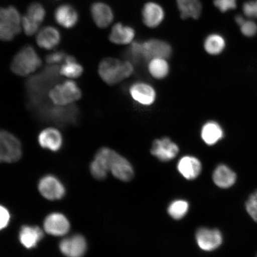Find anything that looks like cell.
I'll use <instances>...</instances> for the list:
<instances>
[{
	"mask_svg": "<svg viewBox=\"0 0 257 257\" xmlns=\"http://www.w3.org/2000/svg\"><path fill=\"white\" fill-rule=\"evenodd\" d=\"M22 25H23L25 33L29 36L34 35L39 29L40 24L31 20L27 15L22 19Z\"/></svg>",
	"mask_w": 257,
	"mask_h": 257,
	"instance_id": "cell-36",
	"label": "cell"
},
{
	"mask_svg": "<svg viewBox=\"0 0 257 257\" xmlns=\"http://www.w3.org/2000/svg\"><path fill=\"white\" fill-rule=\"evenodd\" d=\"M55 19L57 23L62 27L71 28L78 22V12L72 6L63 5L56 9Z\"/></svg>",
	"mask_w": 257,
	"mask_h": 257,
	"instance_id": "cell-19",
	"label": "cell"
},
{
	"mask_svg": "<svg viewBox=\"0 0 257 257\" xmlns=\"http://www.w3.org/2000/svg\"><path fill=\"white\" fill-rule=\"evenodd\" d=\"M44 233L39 227L25 226L19 233V240L25 248H33L43 238Z\"/></svg>",
	"mask_w": 257,
	"mask_h": 257,
	"instance_id": "cell-22",
	"label": "cell"
},
{
	"mask_svg": "<svg viewBox=\"0 0 257 257\" xmlns=\"http://www.w3.org/2000/svg\"><path fill=\"white\" fill-rule=\"evenodd\" d=\"M30 108L40 120L51 122L62 127L76 124L80 118L79 109L75 104L50 105L44 102Z\"/></svg>",
	"mask_w": 257,
	"mask_h": 257,
	"instance_id": "cell-2",
	"label": "cell"
},
{
	"mask_svg": "<svg viewBox=\"0 0 257 257\" xmlns=\"http://www.w3.org/2000/svg\"><path fill=\"white\" fill-rule=\"evenodd\" d=\"M136 32L133 28L115 24L112 28L109 40L111 43L118 45H126L133 43Z\"/></svg>",
	"mask_w": 257,
	"mask_h": 257,
	"instance_id": "cell-23",
	"label": "cell"
},
{
	"mask_svg": "<svg viewBox=\"0 0 257 257\" xmlns=\"http://www.w3.org/2000/svg\"><path fill=\"white\" fill-rule=\"evenodd\" d=\"M236 23L238 24L239 26H240L243 23L245 20H244V19L242 17V16H237V17L236 18Z\"/></svg>",
	"mask_w": 257,
	"mask_h": 257,
	"instance_id": "cell-42",
	"label": "cell"
},
{
	"mask_svg": "<svg viewBox=\"0 0 257 257\" xmlns=\"http://www.w3.org/2000/svg\"><path fill=\"white\" fill-rule=\"evenodd\" d=\"M66 56L65 53L62 51H56L48 55L46 57V62L48 64L55 65V64L62 62L65 59Z\"/></svg>",
	"mask_w": 257,
	"mask_h": 257,
	"instance_id": "cell-40",
	"label": "cell"
},
{
	"mask_svg": "<svg viewBox=\"0 0 257 257\" xmlns=\"http://www.w3.org/2000/svg\"><path fill=\"white\" fill-rule=\"evenodd\" d=\"M83 67L76 62L75 57L66 56L64 63L60 69V75L70 78H76L82 75Z\"/></svg>",
	"mask_w": 257,
	"mask_h": 257,
	"instance_id": "cell-27",
	"label": "cell"
},
{
	"mask_svg": "<svg viewBox=\"0 0 257 257\" xmlns=\"http://www.w3.org/2000/svg\"><path fill=\"white\" fill-rule=\"evenodd\" d=\"M41 194L48 200H57L65 194V189L56 177L48 175L42 178L38 184Z\"/></svg>",
	"mask_w": 257,
	"mask_h": 257,
	"instance_id": "cell-9",
	"label": "cell"
},
{
	"mask_svg": "<svg viewBox=\"0 0 257 257\" xmlns=\"http://www.w3.org/2000/svg\"><path fill=\"white\" fill-rule=\"evenodd\" d=\"M196 240L198 245L205 251H212L216 249L223 242V236L217 229L200 228L196 233Z\"/></svg>",
	"mask_w": 257,
	"mask_h": 257,
	"instance_id": "cell-10",
	"label": "cell"
},
{
	"mask_svg": "<svg viewBox=\"0 0 257 257\" xmlns=\"http://www.w3.org/2000/svg\"><path fill=\"white\" fill-rule=\"evenodd\" d=\"M143 21L149 28H156L165 18V12L159 5L155 3H147L143 10Z\"/></svg>",
	"mask_w": 257,
	"mask_h": 257,
	"instance_id": "cell-17",
	"label": "cell"
},
{
	"mask_svg": "<svg viewBox=\"0 0 257 257\" xmlns=\"http://www.w3.org/2000/svg\"><path fill=\"white\" fill-rule=\"evenodd\" d=\"M182 19L200 18L202 6L200 0H176Z\"/></svg>",
	"mask_w": 257,
	"mask_h": 257,
	"instance_id": "cell-25",
	"label": "cell"
},
{
	"mask_svg": "<svg viewBox=\"0 0 257 257\" xmlns=\"http://www.w3.org/2000/svg\"><path fill=\"white\" fill-rule=\"evenodd\" d=\"M130 92L132 98L141 105H152L156 99L155 89L147 83L139 82L134 83L131 86Z\"/></svg>",
	"mask_w": 257,
	"mask_h": 257,
	"instance_id": "cell-14",
	"label": "cell"
},
{
	"mask_svg": "<svg viewBox=\"0 0 257 257\" xmlns=\"http://www.w3.org/2000/svg\"><path fill=\"white\" fill-rule=\"evenodd\" d=\"M90 170H91L92 175L98 180L104 179L108 173L107 170L105 169L100 164H99L95 160L92 161L91 166H90Z\"/></svg>",
	"mask_w": 257,
	"mask_h": 257,
	"instance_id": "cell-35",
	"label": "cell"
},
{
	"mask_svg": "<svg viewBox=\"0 0 257 257\" xmlns=\"http://www.w3.org/2000/svg\"><path fill=\"white\" fill-rule=\"evenodd\" d=\"M189 210V204L184 200H176L170 204L168 213L175 220L181 219L184 217Z\"/></svg>",
	"mask_w": 257,
	"mask_h": 257,
	"instance_id": "cell-30",
	"label": "cell"
},
{
	"mask_svg": "<svg viewBox=\"0 0 257 257\" xmlns=\"http://www.w3.org/2000/svg\"><path fill=\"white\" fill-rule=\"evenodd\" d=\"M82 93L76 83L71 80L54 86L49 92L53 104L58 105L72 104L81 98Z\"/></svg>",
	"mask_w": 257,
	"mask_h": 257,
	"instance_id": "cell-6",
	"label": "cell"
},
{
	"mask_svg": "<svg viewBox=\"0 0 257 257\" xmlns=\"http://www.w3.org/2000/svg\"><path fill=\"white\" fill-rule=\"evenodd\" d=\"M0 19L8 20L21 25V18L18 10L13 6L7 8H0Z\"/></svg>",
	"mask_w": 257,
	"mask_h": 257,
	"instance_id": "cell-32",
	"label": "cell"
},
{
	"mask_svg": "<svg viewBox=\"0 0 257 257\" xmlns=\"http://www.w3.org/2000/svg\"><path fill=\"white\" fill-rule=\"evenodd\" d=\"M26 15L31 20L41 25L46 16V11L40 3H34L29 6L27 14Z\"/></svg>",
	"mask_w": 257,
	"mask_h": 257,
	"instance_id": "cell-31",
	"label": "cell"
},
{
	"mask_svg": "<svg viewBox=\"0 0 257 257\" xmlns=\"http://www.w3.org/2000/svg\"><path fill=\"white\" fill-rule=\"evenodd\" d=\"M223 131L220 125L216 121L207 122L201 128V137L204 142L208 146H214L222 139Z\"/></svg>",
	"mask_w": 257,
	"mask_h": 257,
	"instance_id": "cell-24",
	"label": "cell"
},
{
	"mask_svg": "<svg viewBox=\"0 0 257 257\" xmlns=\"http://www.w3.org/2000/svg\"><path fill=\"white\" fill-rule=\"evenodd\" d=\"M44 230L56 236H62L69 232L70 223L63 214L51 213L46 217L44 223Z\"/></svg>",
	"mask_w": 257,
	"mask_h": 257,
	"instance_id": "cell-13",
	"label": "cell"
},
{
	"mask_svg": "<svg viewBox=\"0 0 257 257\" xmlns=\"http://www.w3.org/2000/svg\"><path fill=\"white\" fill-rule=\"evenodd\" d=\"M59 248L67 257H82L87 249V243L84 237L76 234L61 241Z\"/></svg>",
	"mask_w": 257,
	"mask_h": 257,
	"instance_id": "cell-12",
	"label": "cell"
},
{
	"mask_svg": "<svg viewBox=\"0 0 257 257\" xmlns=\"http://www.w3.org/2000/svg\"><path fill=\"white\" fill-rule=\"evenodd\" d=\"M178 169L181 174L188 180H194L200 175L201 163L195 157L186 156L179 161Z\"/></svg>",
	"mask_w": 257,
	"mask_h": 257,
	"instance_id": "cell-16",
	"label": "cell"
},
{
	"mask_svg": "<svg viewBox=\"0 0 257 257\" xmlns=\"http://www.w3.org/2000/svg\"><path fill=\"white\" fill-rule=\"evenodd\" d=\"M243 11L248 17L257 18V0L245 3L243 6Z\"/></svg>",
	"mask_w": 257,
	"mask_h": 257,
	"instance_id": "cell-39",
	"label": "cell"
},
{
	"mask_svg": "<svg viewBox=\"0 0 257 257\" xmlns=\"http://www.w3.org/2000/svg\"><path fill=\"white\" fill-rule=\"evenodd\" d=\"M225 47V41L223 37L218 34H211L204 42V49L211 55H218Z\"/></svg>",
	"mask_w": 257,
	"mask_h": 257,
	"instance_id": "cell-28",
	"label": "cell"
},
{
	"mask_svg": "<svg viewBox=\"0 0 257 257\" xmlns=\"http://www.w3.org/2000/svg\"><path fill=\"white\" fill-rule=\"evenodd\" d=\"M242 33L246 37H253L257 32V25L251 21H244L240 26Z\"/></svg>",
	"mask_w": 257,
	"mask_h": 257,
	"instance_id": "cell-37",
	"label": "cell"
},
{
	"mask_svg": "<svg viewBox=\"0 0 257 257\" xmlns=\"http://www.w3.org/2000/svg\"><path fill=\"white\" fill-rule=\"evenodd\" d=\"M11 219V214L8 209L0 205V230L7 227Z\"/></svg>",
	"mask_w": 257,
	"mask_h": 257,
	"instance_id": "cell-41",
	"label": "cell"
},
{
	"mask_svg": "<svg viewBox=\"0 0 257 257\" xmlns=\"http://www.w3.org/2000/svg\"><path fill=\"white\" fill-rule=\"evenodd\" d=\"M94 160L121 181L128 182L133 178L134 172L130 162L110 148L99 149L95 154Z\"/></svg>",
	"mask_w": 257,
	"mask_h": 257,
	"instance_id": "cell-3",
	"label": "cell"
},
{
	"mask_svg": "<svg viewBox=\"0 0 257 257\" xmlns=\"http://www.w3.org/2000/svg\"><path fill=\"white\" fill-rule=\"evenodd\" d=\"M22 154V145L18 138L9 132L0 131V163L18 162Z\"/></svg>",
	"mask_w": 257,
	"mask_h": 257,
	"instance_id": "cell-7",
	"label": "cell"
},
{
	"mask_svg": "<svg viewBox=\"0 0 257 257\" xmlns=\"http://www.w3.org/2000/svg\"><path fill=\"white\" fill-rule=\"evenodd\" d=\"M59 67L47 66L41 73L30 77L25 83L29 100V107L45 102L48 92L60 79Z\"/></svg>",
	"mask_w": 257,
	"mask_h": 257,
	"instance_id": "cell-1",
	"label": "cell"
},
{
	"mask_svg": "<svg viewBox=\"0 0 257 257\" xmlns=\"http://www.w3.org/2000/svg\"><path fill=\"white\" fill-rule=\"evenodd\" d=\"M179 152V148L168 137L154 141L151 153L161 162H167L175 159Z\"/></svg>",
	"mask_w": 257,
	"mask_h": 257,
	"instance_id": "cell-8",
	"label": "cell"
},
{
	"mask_svg": "<svg viewBox=\"0 0 257 257\" xmlns=\"http://www.w3.org/2000/svg\"><path fill=\"white\" fill-rule=\"evenodd\" d=\"M38 143L43 149L56 152L62 147L63 137L56 128H47L40 134Z\"/></svg>",
	"mask_w": 257,
	"mask_h": 257,
	"instance_id": "cell-15",
	"label": "cell"
},
{
	"mask_svg": "<svg viewBox=\"0 0 257 257\" xmlns=\"http://www.w3.org/2000/svg\"><path fill=\"white\" fill-rule=\"evenodd\" d=\"M213 179L214 184L218 187L223 189L232 186L236 181V175L229 167L220 165L215 169Z\"/></svg>",
	"mask_w": 257,
	"mask_h": 257,
	"instance_id": "cell-21",
	"label": "cell"
},
{
	"mask_svg": "<svg viewBox=\"0 0 257 257\" xmlns=\"http://www.w3.org/2000/svg\"><path fill=\"white\" fill-rule=\"evenodd\" d=\"M127 53L133 60L144 59L143 43L133 42L131 43Z\"/></svg>",
	"mask_w": 257,
	"mask_h": 257,
	"instance_id": "cell-34",
	"label": "cell"
},
{
	"mask_svg": "<svg viewBox=\"0 0 257 257\" xmlns=\"http://www.w3.org/2000/svg\"><path fill=\"white\" fill-rule=\"evenodd\" d=\"M169 64L166 59L155 58L150 60L149 71L150 75L156 79H163L168 76Z\"/></svg>",
	"mask_w": 257,
	"mask_h": 257,
	"instance_id": "cell-26",
	"label": "cell"
},
{
	"mask_svg": "<svg viewBox=\"0 0 257 257\" xmlns=\"http://www.w3.org/2000/svg\"><path fill=\"white\" fill-rule=\"evenodd\" d=\"M92 17L99 28H105L113 21L114 15L110 6L102 3H95L91 7Z\"/></svg>",
	"mask_w": 257,
	"mask_h": 257,
	"instance_id": "cell-18",
	"label": "cell"
},
{
	"mask_svg": "<svg viewBox=\"0 0 257 257\" xmlns=\"http://www.w3.org/2000/svg\"><path fill=\"white\" fill-rule=\"evenodd\" d=\"M214 4L221 12H226L236 8V0H214Z\"/></svg>",
	"mask_w": 257,
	"mask_h": 257,
	"instance_id": "cell-38",
	"label": "cell"
},
{
	"mask_svg": "<svg viewBox=\"0 0 257 257\" xmlns=\"http://www.w3.org/2000/svg\"><path fill=\"white\" fill-rule=\"evenodd\" d=\"M144 59L150 61L155 58L168 59L172 54V48L166 42L151 39L143 43Z\"/></svg>",
	"mask_w": 257,
	"mask_h": 257,
	"instance_id": "cell-11",
	"label": "cell"
},
{
	"mask_svg": "<svg viewBox=\"0 0 257 257\" xmlns=\"http://www.w3.org/2000/svg\"><path fill=\"white\" fill-rule=\"evenodd\" d=\"M42 61L30 45L22 48L16 54L11 64L12 72L19 76H27L37 70L41 66Z\"/></svg>",
	"mask_w": 257,
	"mask_h": 257,
	"instance_id": "cell-5",
	"label": "cell"
},
{
	"mask_svg": "<svg viewBox=\"0 0 257 257\" xmlns=\"http://www.w3.org/2000/svg\"><path fill=\"white\" fill-rule=\"evenodd\" d=\"M245 207L250 217L257 222V191L249 196L246 202Z\"/></svg>",
	"mask_w": 257,
	"mask_h": 257,
	"instance_id": "cell-33",
	"label": "cell"
},
{
	"mask_svg": "<svg viewBox=\"0 0 257 257\" xmlns=\"http://www.w3.org/2000/svg\"><path fill=\"white\" fill-rule=\"evenodd\" d=\"M20 25L12 21L0 19V40L10 41L14 39L16 35L20 34Z\"/></svg>",
	"mask_w": 257,
	"mask_h": 257,
	"instance_id": "cell-29",
	"label": "cell"
},
{
	"mask_svg": "<svg viewBox=\"0 0 257 257\" xmlns=\"http://www.w3.org/2000/svg\"><path fill=\"white\" fill-rule=\"evenodd\" d=\"M61 35L56 28L45 27L38 33L37 42L38 46L46 50H51L60 43Z\"/></svg>",
	"mask_w": 257,
	"mask_h": 257,
	"instance_id": "cell-20",
	"label": "cell"
},
{
	"mask_svg": "<svg viewBox=\"0 0 257 257\" xmlns=\"http://www.w3.org/2000/svg\"><path fill=\"white\" fill-rule=\"evenodd\" d=\"M134 66L128 60L115 58H105L99 63L98 73L103 81L109 85L117 84L133 75Z\"/></svg>",
	"mask_w": 257,
	"mask_h": 257,
	"instance_id": "cell-4",
	"label": "cell"
}]
</instances>
